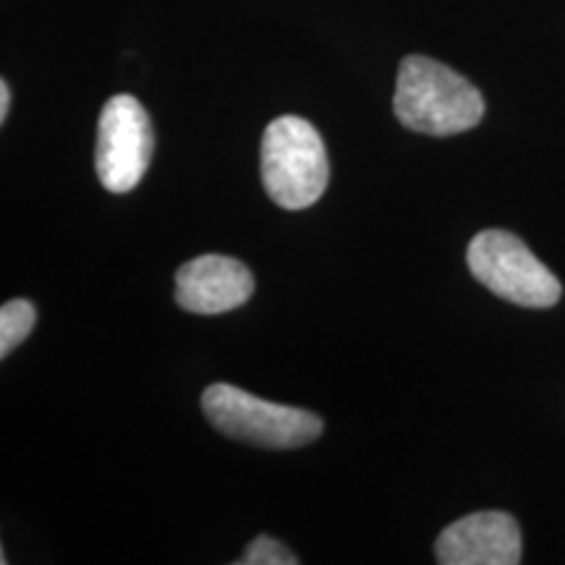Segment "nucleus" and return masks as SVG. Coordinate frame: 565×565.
I'll list each match as a JSON object with an SVG mask.
<instances>
[{"label": "nucleus", "instance_id": "nucleus-5", "mask_svg": "<svg viewBox=\"0 0 565 565\" xmlns=\"http://www.w3.org/2000/svg\"><path fill=\"white\" fill-rule=\"evenodd\" d=\"M154 152V131L145 105L131 95L105 103L97 126V179L113 194H129L145 179Z\"/></svg>", "mask_w": 565, "mask_h": 565}, {"label": "nucleus", "instance_id": "nucleus-3", "mask_svg": "<svg viewBox=\"0 0 565 565\" xmlns=\"http://www.w3.org/2000/svg\"><path fill=\"white\" fill-rule=\"evenodd\" d=\"M202 408L217 433L259 448H301L322 435L317 414L273 404L228 383L210 385L202 395Z\"/></svg>", "mask_w": 565, "mask_h": 565}, {"label": "nucleus", "instance_id": "nucleus-7", "mask_svg": "<svg viewBox=\"0 0 565 565\" xmlns=\"http://www.w3.org/2000/svg\"><path fill=\"white\" fill-rule=\"evenodd\" d=\"M249 267L223 254H202L175 273V301L194 315H223L252 299Z\"/></svg>", "mask_w": 565, "mask_h": 565}, {"label": "nucleus", "instance_id": "nucleus-2", "mask_svg": "<svg viewBox=\"0 0 565 565\" xmlns=\"http://www.w3.org/2000/svg\"><path fill=\"white\" fill-rule=\"evenodd\" d=\"M259 154L265 192L282 210L312 207L328 189L330 166L324 141L303 118H275L265 129Z\"/></svg>", "mask_w": 565, "mask_h": 565}, {"label": "nucleus", "instance_id": "nucleus-4", "mask_svg": "<svg viewBox=\"0 0 565 565\" xmlns=\"http://www.w3.org/2000/svg\"><path fill=\"white\" fill-rule=\"evenodd\" d=\"M466 263L475 278L494 296L526 309L555 307L563 296L561 280L534 252L508 231H482L471 238Z\"/></svg>", "mask_w": 565, "mask_h": 565}, {"label": "nucleus", "instance_id": "nucleus-1", "mask_svg": "<svg viewBox=\"0 0 565 565\" xmlns=\"http://www.w3.org/2000/svg\"><path fill=\"white\" fill-rule=\"evenodd\" d=\"M393 108L406 129L427 137H454L479 126L484 97L445 63L427 55H408L398 68Z\"/></svg>", "mask_w": 565, "mask_h": 565}, {"label": "nucleus", "instance_id": "nucleus-9", "mask_svg": "<svg viewBox=\"0 0 565 565\" xmlns=\"http://www.w3.org/2000/svg\"><path fill=\"white\" fill-rule=\"evenodd\" d=\"M238 565H296V557L282 542L273 540V536L259 534L249 542V547L244 550V555L236 561Z\"/></svg>", "mask_w": 565, "mask_h": 565}, {"label": "nucleus", "instance_id": "nucleus-8", "mask_svg": "<svg viewBox=\"0 0 565 565\" xmlns=\"http://www.w3.org/2000/svg\"><path fill=\"white\" fill-rule=\"evenodd\" d=\"M34 322H38V309H34L32 301H6L3 309H0V356H9L21 341H26Z\"/></svg>", "mask_w": 565, "mask_h": 565}, {"label": "nucleus", "instance_id": "nucleus-6", "mask_svg": "<svg viewBox=\"0 0 565 565\" xmlns=\"http://www.w3.org/2000/svg\"><path fill=\"white\" fill-rule=\"evenodd\" d=\"M443 565H519L521 529L505 511H479L443 529L435 542Z\"/></svg>", "mask_w": 565, "mask_h": 565}, {"label": "nucleus", "instance_id": "nucleus-10", "mask_svg": "<svg viewBox=\"0 0 565 565\" xmlns=\"http://www.w3.org/2000/svg\"><path fill=\"white\" fill-rule=\"evenodd\" d=\"M9 108H11V87L9 82H0V121L9 118Z\"/></svg>", "mask_w": 565, "mask_h": 565}]
</instances>
